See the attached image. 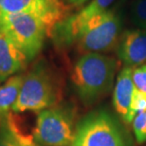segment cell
<instances>
[{"mask_svg":"<svg viewBox=\"0 0 146 146\" xmlns=\"http://www.w3.org/2000/svg\"><path fill=\"white\" fill-rule=\"evenodd\" d=\"M121 31V21L119 14L108 10L81 24L72 23L69 17L63 19L54 26L51 33H54L59 43L74 44L79 52L86 54L112 50L118 45Z\"/></svg>","mask_w":146,"mask_h":146,"instance_id":"cell-1","label":"cell"},{"mask_svg":"<svg viewBox=\"0 0 146 146\" xmlns=\"http://www.w3.org/2000/svg\"><path fill=\"white\" fill-rule=\"evenodd\" d=\"M119 63L103 53L83 54L73 68L71 80L84 104H93L108 94L115 81Z\"/></svg>","mask_w":146,"mask_h":146,"instance_id":"cell-2","label":"cell"},{"mask_svg":"<svg viewBox=\"0 0 146 146\" xmlns=\"http://www.w3.org/2000/svg\"><path fill=\"white\" fill-rule=\"evenodd\" d=\"M28 146H37V145L34 144V143H33V142H31L30 144H28Z\"/></svg>","mask_w":146,"mask_h":146,"instance_id":"cell-18","label":"cell"},{"mask_svg":"<svg viewBox=\"0 0 146 146\" xmlns=\"http://www.w3.org/2000/svg\"><path fill=\"white\" fill-rule=\"evenodd\" d=\"M0 33L5 34L31 61L43 48L48 29L38 16L21 13L6 16L0 23Z\"/></svg>","mask_w":146,"mask_h":146,"instance_id":"cell-4","label":"cell"},{"mask_svg":"<svg viewBox=\"0 0 146 146\" xmlns=\"http://www.w3.org/2000/svg\"><path fill=\"white\" fill-rule=\"evenodd\" d=\"M70 146H75V145H73V144H71V145H70Z\"/></svg>","mask_w":146,"mask_h":146,"instance_id":"cell-19","label":"cell"},{"mask_svg":"<svg viewBox=\"0 0 146 146\" xmlns=\"http://www.w3.org/2000/svg\"><path fill=\"white\" fill-rule=\"evenodd\" d=\"M132 122L137 141L139 143H143L146 141V110L139 113Z\"/></svg>","mask_w":146,"mask_h":146,"instance_id":"cell-15","label":"cell"},{"mask_svg":"<svg viewBox=\"0 0 146 146\" xmlns=\"http://www.w3.org/2000/svg\"><path fill=\"white\" fill-rule=\"evenodd\" d=\"M27 62L26 56L14 44L5 34L0 33V83L24 69Z\"/></svg>","mask_w":146,"mask_h":146,"instance_id":"cell-9","label":"cell"},{"mask_svg":"<svg viewBox=\"0 0 146 146\" xmlns=\"http://www.w3.org/2000/svg\"><path fill=\"white\" fill-rule=\"evenodd\" d=\"M58 99L59 91L53 75L45 64L39 63L23 76L22 86L13 112H41L54 106Z\"/></svg>","mask_w":146,"mask_h":146,"instance_id":"cell-3","label":"cell"},{"mask_svg":"<svg viewBox=\"0 0 146 146\" xmlns=\"http://www.w3.org/2000/svg\"><path fill=\"white\" fill-rule=\"evenodd\" d=\"M117 53L124 66L134 68L146 65V30L137 28L121 33Z\"/></svg>","mask_w":146,"mask_h":146,"instance_id":"cell-7","label":"cell"},{"mask_svg":"<svg viewBox=\"0 0 146 146\" xmlns=\"http://www.w3.org/2000/svg\"><path fill=\"white\" fill-rule=\"evenodd\" d=\"M136 87L133 82V68L124 66L117 76L113 92V104L116 112L121 119L130 123V106Z\"/></svg>","mask_w":146,"mask_h":146,"instance_id":"cell-8","label":"cell"},{"mask_svg":"<svg viewBox=\"0 0 146 146\" xmlns=\"http://www.w3.org/2000/svg\"><path fill=\"white\" fill-rule=\"evenodd\" d=\"M129 16L134 25L146 30V0H133L129 7Z\"/></svg>","mask_w":146,"mask_h":146,"instance_id":"cell-13","label":"cell"},{"mask_svg":"<svg viewBox=\"0 0 146 146\" xmlns=\"http://www.w3.org/2000/svg\"><path fill=\"white\" fill-rule=\"evenodd\" d=\"M133 82L137 89L146 93V65L133 68Z\"/></svg>","mask_w":146,"mask_h":146,"instance_id":"cell-16","label":"cell"},{"mask_svg":"<svg viewBox=\"0 0 146 146\" xmlns=\"http://www.w3.org/2000/svg\"><path fill=\"white\" fill-rule=\"evenodd\" d=\"M23 83V76H11L6 83L0 86V124L7 122L11 112L17 101Z\"/></svg>","mask_w":146,"mask_h":146,"instance_id":"cell-10","label":"cell"},{"mask_svg":"<svg viewBox=\"0 0 146 146\" xmlns=\"http://www.w3.org/2000/svg\"><path fill=\"white\" fill-rule=\"evenodd\" d=\"M66 7L69 6H81L82 4H84L86 0H61Z\"/></svg>","mask_w":146,"mask_h":146,"instance_id":"cell-17","label":"cell"},{"mask_svg":"<svg viewBox=\"0 0 146 146\" xmlns=\"http://www.w3.org/2000/svg\"><path fill=\"white\" fill-rule=\"evenodd\" d=\"M116 0H91L89 4H87L76 15L69 17V19L74 24H81L93 16L99 15L108 11V8Z\"/></svg>","mask_w":146,"mask_h":146,"instance_id":"cell-12","label":"cell"},{"mask_svg":"<svg viewBox=\"0 0 146 146\" xmlns=\"http://www.w3.org/2000/svg\"><path fill=\"white\" fill-rule=\"evenodd\" d=\"M33 139L20 135L11 118L0 126V146H28L33 142Z\"/></svg>","mask_w":146,"mask_h":146,"instance_id":"cell-11","label":"cell"},{"mask_svg":"<svg viewBox=\"0 0 146 146\" xmlns=\"http://www.w3.org/2000/svg\"><path fill=\"white\" fill-rule=\"evenodd\" d=\"M75 146H126L119 125L104 111L87 115L76 127Z\"/></svg>","mask_w":146,"mask_h":146,"instance_id":"cell-6","label":"cell"},{"mask_svg":"<svg viewBox=\"0 0 146 146\" xmlns=\"http://www.w3.org/2000/svg\"><path fill=\"white\" fill-rule=\"evenodd\" d=\"M146 110V93L135 89L133 94L132 101L130 106V114H129V121L130 123L133 121L134 118L139 113Z\"/></svg>","mask_w":146,"mask_h":146,"instance_id":"cell-14","label":"cell"},{"mask_svg":"<svg viewBox=\"0 0 146 146\" xmlns=\"http://www.w3.org/2000/svg\"><path fill=\"white\" fill-rule=\"evenodd\" d=\"M75 132L71 110L54 106L38 114L33 139L42 146H70Z\"/></svg>","mask_w":146,"mask_h":146,"instance_id":"cell-5","label":"cell"}]
</instances>
